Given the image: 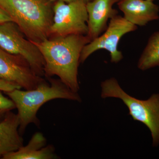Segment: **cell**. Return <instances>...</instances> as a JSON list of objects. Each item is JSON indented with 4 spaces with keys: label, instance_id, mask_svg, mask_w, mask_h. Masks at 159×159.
I'll list each match as a JSON object with an SVG mask.
<instances>
[{
    "label": "cell",
    "instance_id": "ba28073f",
    "mask_svg": "<svg viewBox=\"0 0 159 159\" xmlns=\"http://www.w3.org/2000/svg\"><path fill=\"white\" fill-rule=\"evenodd\" d=\"M0 79L27 90L35 89L43 80L35 74L25 58L8 53L1 48Z\"/></svg>",
    "mask_w": 159,
    "mask_h": 159
},
{
    "label": "cell",
    "instance_id": "277c9868",
    "mask_svg": "<svg viewBox=\"0 0 159 159\" xmlns=\"http://www.w3.org/2000/svg\"><path fill=\"white\" fill-rule=\"evenodd\" d=\"M102 98H119L128 107L129 115L134 120L145 124L149 129L152 145L159 144V94H154L147 100H140L131 97L123 90L116 80H106L101 83Z\"/></svg>",
    "mask_w": 159,
    "mask_h": 159
},
{
    "label": "cell",
    "instance_id": "9a60e30c",
    "mask_svg": "<svg viewBox=\"0 0 159 159\" xmlns=\"http://www.w3.org/2000/svg\"><path fill=\"white\" fill-rule=\"evenodd\" d=\"M15 89H21V88L14 84L0 79V91L5 93L10 92Z\"/></svg>",
    "mask_w": 159,
    "mask_h": 159
},
{
    "label": "cell",
    "instance_id": "d6986e66",
    "mask_svg": "<svg viewBox=\"0 0 159 159\" xmlns=\"http://www.w3.org/2000/svg\"><path fill=\"white\" fill-rule=\"evenodd\" d=\"M147 1H151V2H153L154 0H147Z\"/></svg>",
    "mask_w": 159,
    "mask_h": 159
},
{
    "label": "cell",
    "instance_id": "4fadbf2b",
    "mask_svg": "<svg viewBox=\"0 0 159 159\" xmlns=\"http://www.w3.org/2000/svg\"><path fill=\"white\" fill-rule=\"evenodd\" d=\"M159 65V31L152 34L138 61V67L146 70Z\"/></svg>",
    "mask_w": 159,
    "mask_h": 159
},
{
    "label": "cell",
    "instance_id": "ac0fdd59",
    "mask_svg": "<svg viewBox=\"0 0 159 159\" xmlns=\"http://www.w3.org/2000/svg\"><path fill=\"white\" fill-rule=\"evenodd\" d=\"M84 3H87L88 2H91V1H93V0H82Z\"/></svg>",
    "mask_w": 159,
    "mask_h": 159
},
{
    "label": "cell",
    "instance_id": "8992f818",
    "mask_svg": "<svg viewBox=\"0 0 159 159\" xmlns=\"http://www.w3.org/2000/svg\"><path fill=\"white\" fill-rule=\"evenodd\" d=\"M13 21L0 24V48L10 54L25 58L39 77L44 75V61L37 46L25 38Z\"/></svg>",
    "mask_w": 159,
    "mask_h": 159
},
{
    "label": "cell",
    "instance_id": "52a82bcc",
    "mask_svg": "<svg viewBox=\"0 0 159 159\" xmlns=\"http://www.w3.org/2000/svg\"><path fill=\"white\" fill-rule=\"evenodd\" d=\"M137 28V26L124 17L116 15L111 19L103 34L84 46L80 54V62H84L90 55L100 49L109 52L111 62H119L123 58L122 52L118 49L119 41L123 35L135 31Z\"/></svg>",
    "mask_w": 159,
    "mask_h": 159
},
{
    "label": "cell",
    "instance_id": "2e32d148",
    "mask_svg": "<svg viewBox=\"0 0 159 159\" xmlns=\"http://www.w3.org/2000/svg\"><path fill=\"white\" fill-rule=\"evenodd\" d=\"M8 21H12V20L7 12L0 7V24Z\"/></svg>",
    "mask_w": 159,
    "mask_h": 159
},
{
    "label": "cell",
    "instance_id": "e0dca14e",
    "mask_svg": "<svg viewBox=\"0 0 159 159\" xmlns=\"http://www.w3.org/2000/svg\"><path fill=\"white\" fill-rule=\"evenodd\" d=\"M56 1H63L66 3H70L71 2H74V1H76V0H56Z\"/></svg>",
    "mask_w": 159,
    "mask_h": 159
},
{
    "label": "cell",
    "instance_id": "6da1fadb",
    "mask_svg": "<svg viewBox=\"0 0 159 159\" xmlns=\"http://www.w3.org/2000/svg\"><path fill=\"white\" fill-rule=\"evenodd\" d=\"M87 35L70 34L34 43L44 61L46 77L57 76L71 90L78 93V69L84 46L90 42Z\"/></svg>",
    "mask_w": 159,
    "mask_h": 159
},
{
    "label": "cell",
    "instance_id": "ffe728a7",
    "mask_svg": "<svg viewBox=\"0 0 159 159\" xmlns=\"http://www.w3.org/2000/svg\"></svg>",
    "mask_w": 159,
    "mask_h": 159
},
{
    "label": "cell",
    "instance_id": "7a4b0ae2",
    "mask_svg": "<svg viewBox=\"0 0 159 159\" xmlns=\"http://www.w3.org/2000/svg\"><path fill=\"white\" fill-rule=\"evenodd\" d=\"M48 78L49 83L43 79L33 89H15L5 93L14 102L17 109L20 120L19 130L21 134L24 133L31 123L39 125L37 113L46 102L57 99L81 101L78 93L71 90L60 80Z\"/></svg>",
    "mask_w": 159,
    "mask_h": 159
},
{
    "label": "cell",
    "instance_id": "5b68a950",
    "mask_svg": "<svg viewBox=\"0 0 159 159\" xmlns=\"http://www.w3.org/2000/svg\"><path fill=\"white\" fill-rule=\"evenodd\" d=\"M53 8L54 16L49 36L87 34L88 14L86 3L82 0L70 3L57 1Z\"/></svg>",
    "mask_w": 159,
    "mask_h": 159
},
{
    "label": "cell",
    "instance_id": "5bb4252c",
    "mask_svg": "<svg viewBox=\"0 0 159 159\" xmlns=\"http://www.w3.org/2000/svg\"><path fill=\"white\" fill-rule=\"evenodd\" d=\"M16 108L15 104L10 98L5 97L0 91V122L9 112Z\"/></svg>",
    "mask_w": 159,
    "mask_h": 159
},
{
    "label": "cell",
    "instance_id": "7c38bea8",
    "mask_svg": "<svg viewBox=\"0 0 159 159\" xmlns=\"http://www.w3.org/2000/svg\"><path fill=\"white\" fill-rule=\"evenodd\" d=\"M17 114L10 111L0 122V159L23 146V139L19 129Z\"/></svg>",
    "mask_w": 159,
    "mask_h": 159
},
{
    "label": "cell",
    "instance_id": "9c48e42d",
    "mask_svg": "<svg viewBox=\"0 0 159 159\" xmlns=\"http://www.w3.org/2000/svg\"><path fill=\"white\" fill-rule=\"evenodd\" d=\"M119 0H93L86 4L88 14V32L90 41L99 37L107 27L109 19L118 14L113 9L114 4Z\"/></svg>",
    "mask_w": 159,
    "mask_h": 159
},
{
    "label": "cell",
    "instance_id": "3957f363",
    "mask_svg": "<svg viewBox=\"0 0 159 159\" xmlns=\"http://www.w3.org/2000/svg\"><path fill=\"white\" fill-rule=\"evenodd\" d=\"M7 12L28 39L39 43L49 37L53 9L46 0H0Z\"/></svg>",
    "mask_w": 159,
    "mask_h": 159
},
{
    "label": "cell",
    "instance_id": "8fae6325",
    "mask_svg": "<svg viewBox=\"0 0 159 159\" xmlns=\"http://www.w3.org/2000/svg\"><path fill=\"white\" fill-rule=\"evenodd\" d=\"M53 145H47V139L41 132H36L25 146L5 155L2 159H53L57 158Z\"/></svg>",
    "mask_w": 159,
    "mask_h": 159
},
{
    "label": "cell",
    "instance_id": "30bf717a",
    "mask_svg": "<svg viewBox=\"0 0 159 159\" xmlns=\"http://www.w3.org/2000/svg\"><path fill=\"white\" fill-rule=\"evenodd\" d=\"M118 7L124 17L136 26H144L159 19V7L147 0H119Z\"/></svg>",
    "mask_w": 159,
    "mask_h": 159
}]
</instances>
